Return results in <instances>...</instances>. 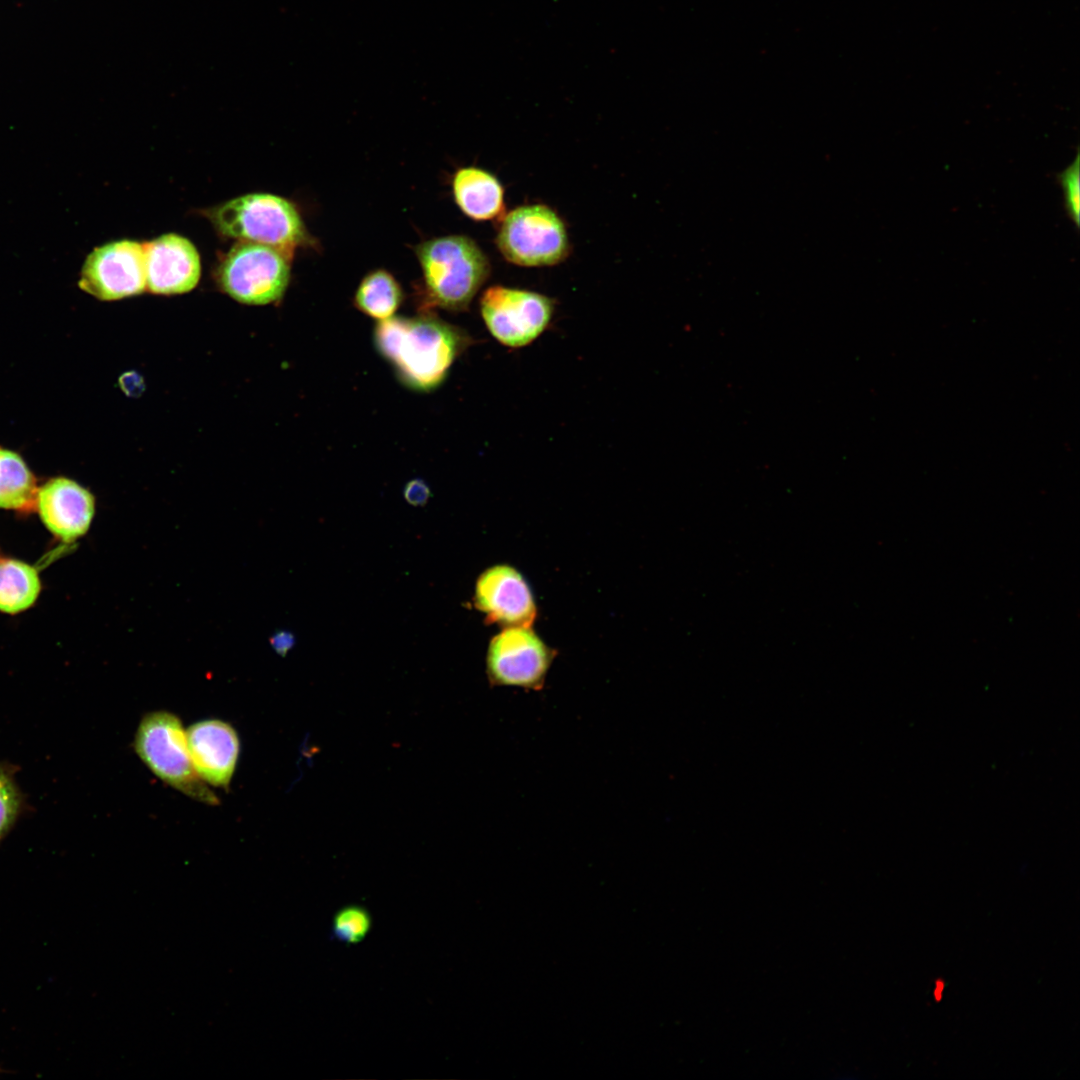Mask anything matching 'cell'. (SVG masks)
<instances>
[{
	"mask_svg": "<svg viewBox=\"0 0 1080 1080\" xmlns=\"http://www.w3.org/2000/svg\"><path fill=\"white\" fill-rule=\"evenodd\" d=\"M556 652L531 627H505L492 638L486 656L491 687L543 690Z\"/></svg>",
	"mask_w": 1080,
	"mask_h": 1080,
	"instance_id": "8",
	"label": "cell"
},
{
	"mask_svg": "<svg viewBox=\"0 0 1080 1080\" xmlns=\"http://www.w3.org/2000/svg\"><path fill=\"white\" fill-rule=\"evenodd\" d=\"M146 289L173 295L191 291L201 275L200 256L185 237L169 233L143 243Z\"/></svg>",
	"mask_w": 1080,
	"mask_h": 1080,
	"instance_id": "11",
	"label": "cell"
},
{
	"mask_svg": "<svg viewBox=\"0 0 1080 1080\" xmlns=\"http://www.w3.org/2000/svg\"><path fill=\"white\" fill-rule=\"evenodd\" d=\"M452 192L459 209L473 220H493L504 214L503 186L497 177L481 168L457 170L452 179Z\"/></svg>",
	"mask_w": 1080,
	"mask_h": 1080,
	"instance_id": "14",
	"label": "cell"
},
{
	"mask_svg": "<svg viewBox=\"0 0 1080 1080\" xmlns=\"http://www.w3.org/2000/svg\"><path fill=\"white\" fill-rule=\"evenodd\" d=\"M1080 157L1076 154L1074 161L1063 171L1056 175V179L1062 188L1064 209L1075 224H1080Z\"/></svg>",
	"mask_w": 1080,
	"mask_h": 1080,
	"instance_id": "20",
	"label": "cell"
},
{
	"mask_svg": "<svg viewBox=\"0 0 1080 1080\" xmlns=\"http://www.w3.org/2000/svg\"><path fill=\"white\" fill-rule=\"evenodd\" d=\"M290 257L277 248L238 241L216 270L219 287L236 301L266 305L278 301L290 279Z\"/></svg>",
	"mask_w": 1080,
	"mask_h": 1080,
	"instance_id": "5",
	"label": "cell"
},
{
	"mask_svg": "<svg viewBox=\"0 0 1080 1080\" xmlns=\"http://www.w3.org/2000/svg\"><path fill=\"white\" fill-rule=\"evenodd\" d=\"M402 299L403 292L397 280L388 271L377 269L360 282L354 304L364 314L382 321L393 316Z\"/></svg>",
	"mask_w": 1080,
	"mask_h": 1080,
	"instance_id": "17",
	"label": "cell"
},
{
	"mask_svg": "<svg viewBox=\"0 0 1080 1080\" xmlns=\"http://www.w3.org/2000/svg\"><path fill=\"white\" fill-rule=\"evenodd\" d=\"M37 493L36 478L21 456L0 447V508L29 511Z\"/></svg>",
	"mask_w": 1080,
	"mask_h": 1080,
	"instance_id": "15",
	"label": "cell"
},
{
	"mask_svg": "<svg viewBox=\"0 0 1080 1080\" xmlns=\"http://www.w3.org/2000/svg\"><path fill=\"white\" fill-rule=\"evenodd\" d=\"M555 302L538 292L494 285L480 299V311L490 334L502 345L521 348L550 325Z\"/></svg>",
	"mask_w": 1080,
	"mask_h": 1080,
	"instance_id": "7",
	"label": "cell"
},
{
	"mask_svg": "<svg viewBox=\"0 0 1080 1080\" xmlns=\"http://www.w3.org/2000/svg\"><path fill=\"white\" fill-rule=\"evenodd\" d=\"M135 749L145 765L168 785L197 801L218 803L193 766L186 733L174 714L157 711L145 715L136 732Z\"/></svg>",
	"mask_w": 1080,
	"mask_h": 1080,
	"instance_id": "4",
	"label": "cell"
},
{
	"mask_svg": "<svg viewBox=\"0 0 1080 1080\" xmlns=\"http://www.w3.org/2000/svg\"><path fill=\"white\" fill-rule=\"evenodd\" d=\"M271 643L277 653L284 656L287 651L293 646L294 637L289 632L281 631L272 637Z\"/></svg>",
	"mask_w": 1080,
	"mask_h": 1080,
	"instance_id": "22",
	"label": "cell"
},
{
	"mask_svg": "<svg viewBox=\"0 0 1080 1080\" xmlns=\"http://www.w3.org/2000/svg\"><path fill=\"white\" fill-rule=\"evenodd\" d=\"M372 927V918L368 910L357 904L339 909L331 925L332 936L343 944L353 945L362 942Z\"/></svg>",
	"mask_w": 1080,
	"mask_h": 1080,
	"instance_id": "19",
	"label": "cell"
},
{
	"mask_svg": "<svg viewBox=\"0 0 1080 1080\" xmlns=\"http://www.w3.org/2000/svg\"><path fill=\"white\" fill-rule=\"evenodd\" d=\"M78 285L105 301L141 294L146 290L143 243L120 240L95 248L83 264Z\"/></svg>",
	"mask_w": 1080,
	"mask_h": 1080,
	"instance_id": "9",
	"label": "cell"
},
{
	"mask_svg": "<svg viewBox=\"0 0 1080 1080\" xmlns=\"http://www.w3.org/2000/svg\"><path fill=\"white\" fill-rule=\"evenodd\" d=\"M429 306L464 311L490 275V262L464 235L433 238L417 245Z\"/></svg>",
	"mask_w": 1080,
	"mask_h": 1080,
	"instance_id": "2",
	"label": "cell"
},
{
	"mask_svg": "<svg viewBox=\"0 0 1080 1080\" xmlns=\"http://www.w3.org/2000/svg\"><path fill=\"white\" fill-rule=\"evenodd\" d=\"M404 498L413 506H423L430 498L428 485L421 479L409 481L404 487Z\"/></svg>",
	"mask_w": 1080,
	"mask_h": 1080,
	"instance_id": "21",
	"label": "cell"
},
{
	"mask_svg": "<svg viewBox=\"0 0 1080 1080\" xmlns=\"http://www.w3.org/2000/svg\"><path fill=\"white\" fill-rule=\"evenodd\" d=\"M193 766L209 784L227 787L239 756V738L228 723L210 719L196 722L186 732Z\"/></svg>",
	"mask_w": 1080,
	"mask_h": 1080,
	"instance_id": "13",
	"label": "cell"
},
{
	"mask_svg": "<svg viewBox=\"0 0 1080 1080\" xmlns=\"http://www.w3.org/2000/svg\"><path fill=\"white\" fill-rule=\"evenodd\" d=\"M41 582L37 570L15 559H0V611L17 614L37 600Z\"/></svg>",
	"mask_w": 1080,
	"mask_h": 1080,
	"instance_id": "16",
	"label": "cell"
},
{
	"mask_svg": "<svg viewBox=\"0 0 1080 1080\" xmlns=\"http://www.w3.org/2000/svg\"><path fill=\"white\" fill-rule=\"evenodd\" d=\"M496 244L508 262L524 267L558 264L570 249L564 222L543 204L519 206L504 215Z\"/></svg>",
	"mask_w": 1080,
	"mask_h": 1080,
	"instance_id": "6",
	"label": "cell"
},
{
	"mask_svg": "<svg viewBox=\"0 0 1080 1080\" xmlns=\"http://www.w3.org/2000/svg\"><path fill=\"white\" fill-rule=\"evenodd\" d=\"M202 213L221 235L238 241L265 244L277 248L290 258L297 247L311 243L295 206L277 195L247 194Z\"/></svg>",
	"mask_w": 1080,
	"mask_h": 1080,
	"instance_id": "3",
	"label": "cell"
},
{
	"mask_svg": "<svg viewBox=\"0 0 1080 1080\" xmlns=\"http://www.w3.org/2000/svg\"><path fill=\"white\" fill-rule=\"evenodd\" d=\"M374 342L404 384L429 391L445 379L453 362L471 344V338L463 330L425 314L380 321Z\"/></svg>",
	"mask_w": 1080,
	"mask_h": 1080,
	"instance_id": "1",
	"label": "cell"
},
{
	"mask_svg": "<svg viewBox=\"0 0 1080 1080\" xmlns=\"http://www.w3.org/2000/svg\"><path fill=\"white\" fill-rule=\"evenodd\" d=\"M473 599L488 624L531 627L537 616L530 586L516 568L507 564L492 566L481 573Z\"/></svg>",
	"mask_w": 1080,
	"mask_h": 1080,
	"instance_id": "10",
	"label": "cell"
},
{
	"mask_svg": "<svg viewBox=\"0 0 1080 1080\" xmlns=\"http://www.w3.org/2000/svg\"><path fill=\"white\" fill-rule=\"evenodd\" d=\"M35 507L46 528L71 543L88 531L95 514V499L74 480L55 477L38 489Z\"/></svg>",
	"mask_w": 1080,
	"mask_h": 1080,
	"instance_id": "12",
	"label": "cell"
},
{
	"mask_svg": "<svg viewBox=\"0 0 1080 1080\" xmlns=\"http://www.w3.org/2000/svg\"><path fill=\"white\" fill-rule=\"evenodd\" d=\"M16 767L0 762V841L25 810L24 795L16 782Z\"/></svg>",
	"mask_w": 1080,
	"mask_h": 1080,
	"instance_id": "18",
	"label": "cell"
}]
</instances>
